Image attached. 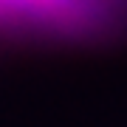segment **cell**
Instances as JSON below:
<instances>
[{
    "instance_id": "1",
    "label": "cell",
    "mask_w": 127,
    "mask_h": 127,
    "mask_svg": "<svg viewBox=\"0 0 127 127\" xmlns=\"http://www.w3.org/2000/svg\"><path fill=\"white\" fill-rule=\"evenodd\" d=\"M59 0H0V14H34L42 6H57Z\"/></svg>"
}]
</instances>
